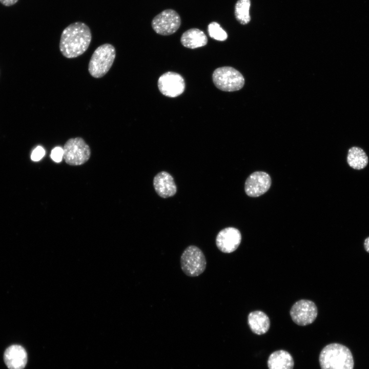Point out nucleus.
I'll return each mask as SVG.
<instances>
[{"instance_id": "f257e3e1", "label": "nucleus", "mask_w": 369, "mask_h": 369, "mask_svg": "<svg viewBox=\"0 0 369 369\" xmlns=\"http://www.w3.org/2000/svg\"><path fill=\"white\" fill-rule=\"evenodd\" d=\"M92 39L90 29L85 23L77 22L71 24L63 31L59 50L68 58L77 57L85 52Z\"/></svg>"}, {"instance_id": "f03ea898", "label": "nucleus", "mask_w": 369, "mask_h": 369, "mask_svg": "<svg viewBox=\"0 0 369 369\" xmlns=\"http://www.w3.org/2000/svg\"><path fill=\"white\" fill-rule=\"evenodd\" d=\"M321 369H353L354 359L350 349L339 343H331L321 350L319 357Z\"/></svg>"}, {"instance_id": "7ed1b4c3", "label": "nucleus", "mask_w": 369, "mask_h": 369, "mask_svg": "<svg viewBox=\"0 0 369 369\" xmlns=\"http://www.w3.org/2000/svg\"><path fill=\"white\" fill-rule=\"evenodd\" d=\"M116 56L114 47L105 44L97 47L92 54L88 65L90 74L94 78L105 75L111 68Z\"/></svg>"}, {"instance_id": "20e7f679", "label": "nucleus", "mask_w": 369, "mask_h": 369, "mask_svg": "<svg viewBox=\"0 0 369 369\" xmlns=\"http://www.w3.org/2000/svg\"><path fill=\"white\" fill-rule=\"evenodd\" d=\"M212 79L218 89L226 92L239 90L244 84V79L241 73L229 66L215 69L212 74Z\"/></svg>"}, {"instance_id": "39448f33", "label": "nucleus", "mask_w": 369, "mask_h": 369, "mask_svg": "<svg viewBox=\"0 0 369 369\" xmlns=\"http://www.w3.org/2000/svg\"><path fill=\"white\" fill-rule=\"evenodd\" d=\"M180 264L182 271L186 275L196 277L204 271L207 262L202 251L196 246L190 245L181 254Z\"/></svg>"}, {"instance_id": "423d86ee", "label": "nucleus", "mask_w": 369, "mask_h": 369, "mask_svg": "<svg viewBox=\"0 0 369 369\" xmlns=\"http://www.w3.org/2000/svg\"><path fill=\"white\" fill-rule=\"evenodd\" d=\"M64 156L66 162L70 166H79L86 162L90 157L91 150L81 137L68 139L64 147Z\"/></svg>"}, {"instance_id": "0eeeda50", "label": "nucleus", "mask_w": 369, "mask_h": 369, "mask_svg": "<svg viewBox=\"0 0 369 369\" xmlns=\"http://www.w3.org/2000/svg\"><path fill=\"white\" fill-rule=\"evenodd\" d=\"M152 27L156 33L162 35L174 33L179 28L181 19L175 10L166 9L156 15L152 20Z\"/></svg>"}, {"instance_id": "6e6552de", "label": "nucleus", "mask_w": 369, "mask_h": 369, "mask_svg": "<svg viewBox=\"0 0 369 369\" xmlns=\"http://www.w3.org/2000/svg\"><path fill=\"white\" fill-rule=\"evenodd\" d=\"M317 308L312 301L302 299L292 306L290 315L293 321L297 324L305 326L313 323L317 317Z\"/></svg>"}, {"instance_id": "1a4fd4ad", "label": "nucleus", "mask_w": 369, "mask_h": 369, "mask_svg": "<svg viewBox=\"0 0 369 369\" xmlns=\"http://www.w3.org/2000/svg\"><path fill=\"white\" fill-rule=\"evenodd\" d=\"M158 87L165 96L176 97L181 95L185 89L182 76L174 72H167L161 75L158 80Z\"/></svg>"}, {"instance_id": "9d476101", "label": "nucleus", "mask_w": 369, "mask_h": 369, "mask_svg": "<svg viewBox=\"0 0 369 369\" xmlns=\"http://www.w3.org/2000/svg\"><path fill=\"white\" fill-rule=\"evenodd\" d=\"M271 184V177L267 173L256 171L252 173L247 179L244 190L249 196L256 197L268 191Z\"/></svg>"}, {"instance_id": "9b49d317", "label": "nucleus", "mask_w": 369, "mask_h": 369, "mask_svg": "<svg viewBox=\"0 0 369 369\" xmlns=\"http://www.w3.org/2000/svg\"><path fill=\"white\" fill-rule=\"evenodd\" d=\"M241 241V235L236 228L228 227L221 230L216 238V244L222 252L230 253L235 251Z\"/></svg>"}, {"instance_id": "f8f14e48", "label": "nucleus", "mask_w": 369, "mask_h": 369, "mask_svg": "<svg viewBox=\"0 0 369 369\" xmlns=\"http://www.w3.org/2000/svg\"><path fill=\"white\" fill-rule=\"evenodd\" d=\"M4 359L9 369H23L27 362V354L23 346L14 344L6 350Z\"/></svg>"}, {"instance_id": "ddd939ff", "label": "nucleus", "mask_w": 369, "mask_h": 369, "mask_svg": "<svg viewBox=\"0 0 369 369\" xmlns=\"http://www.w3.org/2000/svg\"><path fill=\"white\" fill-rule=\"evenodd\" d=\"M153 186L157 194L164 198L173 196L177 191L173 177L165 171L158 173L154 177Z\"/></svg>"}, {"instance_id": "4468645a", "label": "nucleus", "mask_w": 369, "mask_h": 369, "mask_svg": "<svg viewBox=\"0 0 369 369\" xmlns=\"http://www.w3.org/2000/svg\"><path fill=\"white\" fill-rule=\"evenodd\" d=\"M267 364L269 369H293L294 361L288 352L280 350L270 355Z\"/></svg>"}, {"instance_id": "2eb2a0df", "label": "nucleus", "mask_w": 369, "mask_h": 369, "mask_svg": "<svg viewBox=\"0 0 369 369\" xmlns=\"http://www.w3.org/2000/svg\"><path fill=\"white\" fill-rule=\"evenodd\" d=\"M180 42L186 48L195 49L206 45L208 38L202 31L197 28H191L182 34Z\"/></svg>"}, {"instance_id": "dca6fc26", "label": "nucleus", "mask_w": 369, "mask_h": 369, "mask_svg": "<svg viewBox=\"0 0 369 369\" xmlns=\"http://www.w3.org/2000/svg\"><path fill=\"white\" fill-rule=\"evenodd\" d=\"M248 324L251 331L257 335L266 333L270 327V321L268 316L260 311L250 313L248 317Z\"/></svg>"}, {"instance_id": "f3484780", "label": "nucleus", "mask_w": 369, "mask_h": 369, "mask_svg": "<svg viewBox=\"0 0 369 369\" xmlns=\"http://www.w3.org/2000/svg\"><path fill=\"white\" fill-rule=\"evenodd\" d=\"M368 157L361 148L353 147L348 150L347 162L351 168L356 170L364 168L368 163Z\"/></svg>"}, {"instance_id": "a211bd4d", "label": "nucleus", "mask_w": 369, "mask_h": 369, "mask_svg": "<svg viewBox=\"0 0 369 369\" xmlns=\"http://www.w3.org/2000/svg\"><path fill=\"white\" fill-rule=\"evenodd\" d=\"M250 0H238L235 6V15L236 19L242 25L250 21L249 14Z\"/></svg>"}, {"instance_id": "6ab92c4d", "label": "nucleus", "mask_w": 369, "mask_h": 369, "mask_svg": "<svg viewBox=\"0 0 369 369\" xmlns=\"http://www.w3.org/2000/svg\"><path fill=\"white\" fill-rule=\"evenodd\" d=\"M208 32L210 36L216 40L224 41L228 38L227 32L215 22L209 24Z\"/></svg>"}, {"instance_id": "aec40b11", "label": "nucleus", "mask_w": 369, "mask_h": 369, "mask_svg": "<svg viewBox=\"0 0 369 369\" xmlns=\"http://www.w3.org/2000/svg\"><path fill=\"white\" fill-rule=\"evenodd\" d=\"M64 156L63 148L57 147L54 148L51 153V157L56 162H59L61 161Z\"/></svg>"}, {"instance_id": "412c9836", "label": "nucleus", "mask_w": 369, "mask_h": 369, "mask_svg": "<svg viewBox=\"0 0 369 369\" xmlns=\"http://www.w3.org/2000/svg\"><path fill=\"white\" fill-rule=\"evenodd\" d=\"M45 154V151L44 148L40 146H38L33 151L31 158L33 161H38L43 157Z\"/></svg>"}, {"instance_id": "4be33fe9", "label": "nucleus", "mask_w": 369, "mask_h": 369, "mask_svg": "<svg viewBox=\"0 0 369 369\" xmlns=\"http://www.w3.org/2000/svg\"><path fill=\"white\" fill-rule=\"evenodd\" d=\"M18 0H0V2L5 6H10L15 4Z\"/></svg>"}, {"instance_id": "5701e85b", "label": "nucleus", "mask_w": 369, "mask_h": 369, "mask_svg": "<svg viewBox=\"0 0 369 369\" xmlns=\"http://www.w3.org/2000/svg\"><path fill=\"white\" fill-rule=\"evenodd\" d=\"M364 245L366 251L369 253V237L365 239Z\"/></svg>"}]
</instances>
